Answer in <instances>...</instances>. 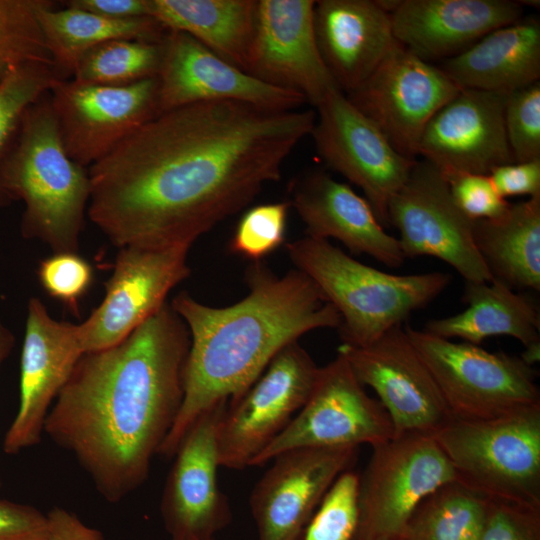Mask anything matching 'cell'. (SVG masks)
<instances>
[{"mask_svg": "<svg viewBox=\"0 0 540 540\" xmlns=\"http://www.w3.org/2000/svg\"><path fill=\"white\" fill-rule=\"evenodd\" d=\"M47 515L34 506L0 499V540H48Z\"/></svg>", "mask_w": 540, "mask_h": 540, "instance_id": "60d3db41", "label": "cell"}, {"mask_svg": "<svg viewBox=\"0 0 540 540\" xmlns=\"http://www.w3.org/2000/svg\"><path fill=\"white\" fill-rule=\"evenodd\" d=\"M158 73L159 113L208 101H240L294 109L306 102L294 91L265 83L225 61L193 37L167 30Z\"/></svg>", "mask_w": 540, "mask_h": 540, "instance_id": "44dd1931", "label": "cell"}, {"mask_svg": "<svg viewBox=\"0 0 540 540\" xmlns=\"http://www.w3.org/2000/svg\"><path fill=\"white\" fill-rule=\"evenodd\" d=\"M58 76L53 65L29 62L0 81V166L14 142L27 109L50 91ZM11 203L0 188V206Z\"/></svg>", "mask_w": 540, "mask_h": 540, "instance_id": "d6a6232c", "label": "cell"}, {"mask_svg": "<svg viewBox=\"0 0 540 540\" xmlns=\"http://www.w3.org/2000/svg\"><path fill=\"white\" fill-rule=\"evenodd\" d=\"M49 99L68 156L85 168L159 114L157 77L119 86L58 79Z\"/></svg>", "mask_w": 540, "mask_h": 540, "instance_id": "7c38bea8", "label": "cell"}, {"mask_svg": "<svg viewBox=\"0 0 540 540\" xmlns=\"http://www.w3.org/2000/svg\"><path fill=\"white\" fill-rule=\"evenodd\" d=\"M460 90L440 67L397 42L374 72L345 95L401 155L416 160L428 122Z\"/></svg>", "mask_w": 540, "mask_h": 540, "instance_id": "5bb4252c", "label": "cell"}, {"mask_svg": "<svg viewBox=\"0 0 540 540\" xmlns=\"http://www.w3.org/2000/svg\"><path fill=\"white\" fill-rule=\"evenodd\" d=\"M462 300L468 305L464 311L431 319L423 330L474 345L493 336L513 337L525 348L540 344V312L529 295L494 279L465 281Z\"/></svg>", "mask_w": 540, "mask_h": 540, "instance_id": "4316f807", "label": "cell"}, {"mask_svg": "<svg viewBox=\"0 0 540 540\" xmlns=\"http://www.w3.org/2000/svg\"><path fill=\"white\" fill-rule=\"evenodd\" d=\"M38 21L59 79H71L80 58L90 49L112 40L162 41L167 30L152 17L114 19L66 6L55 9L47 1Z\"/></svg>", "mask_w": 540, "mask_h": 540, "instance_id": "f546056e", "label": "cell"}, {"mask_svg": "<svg viewBox=\"0 0 540 540\" xmlns=\"http://www.w3.org/2000/svg\"><path fill=\"white\" fill-rule=\"evenodd\" d=\"M37 276L50 297L78 314L79 300L91 287L94 271L91 264L78 253L61 252L41 260Z\"/></svg>", "mask_w": 540, "mask_h": 540, "instance_id": "74e56055", "label": "cell"}, {"mask_svg": "<svg viewBox=\"0 0 540 540\" xmlns=\"http://www.w3.org/2000/svg\"><path fill=\"white\" fill-rule=\"evenodd\" d=\"M150 17L246 72L258 0H149Z\"/></svg>", "mask_w": 540, "mask_h": 540, "instance_id": "f1b7e54d", "label": "cell"}, {"mask_svg": "<svg viewBox=\"0 0 540 540\" xmlns=\"http://www.w3.org/2000/svg\"><path fill=\"white\" fill-rule=\"evenodd\" d=\"M185 322L165 303L118 344L84 353L45 420L109 503L147 480L183 396Z\"/></svg>", "mask_w": 540, "mask_h": 540, "instance_id": "7a4b0ae2", "label": "cell"}, {"mask_svg": "<svg viewBox=\"0 0 540 540\" xmlns=\"http://www.w3.org/2000/svg\"><path fill=\"white\" fill-rule=\"evenodd\" d=\"M162 56V41H108L90 49L80 58L72 79L114 86L135 83L157 77Z\"/></svg>", "mask_w": 540, "mask_h": 540, "instance_id": "1f68e13d", "label": "cell"}, {"mask_svg": "<svg viewBox=\"0 0 540 540\" xmlns=\"http://www.w3.org/2000/svg\"><path fill=\"white\" fill-rule=\"evenodd\" d=\"M65 6L114 19L150 17L149 0H69Z\"/></svg>", "mask_w": 540, "mask_h": 540, "instance_id": "ee69618b", "label": "cell"}, {"mask_svg": "<svg viewBox=\"0 0 540 540\" xmlns=\"http://www.w3.org/2000/svg\"><path fill=\"white\" fill-rule=\"evenodd\" d=\"M359 521V475L342 472L327 490L301 540H354Z\"/></svg>", "mask_w": 540, "mask_h": 540, "instance_id": "e575fe53", "label": "cell"}, {"mask_svg": "<svg viewBox=\"0 0 540 540\" xmlns=\"http://www.w3.org/2000/svg\"><path fill=\"white\" fill-rule=\"evenodd\" d=\"M480 540H540V506L491 500Z\"/></svg>", "mask_w": 540, "mask_h": 540, "instance_id": "ab89813d", "label": "cell"}, {"mask_svg": "<svg viewBox=\"0 0 540 540\" xmlns=\"http://www.w3.org/2000/svg\"><path fill=\"white\" fill-rule=\"evenodd\" d=\"M490 501L458 480L446 483L417 506L398 540H480Z\"/></svg>", "mask_w": 540, "mask_h": 540, "instance_id": "4dcf8cb0", "label": "cell"}, {"mask_svg": "<svg viewBox=\"0 0 540 540\" xmlns=\"http://www.w3.org/2000/svg\"><path fill=\"white\" fill-rule=\"evenodd\" d=\"M315 121L230 100L159 113L88 168L87 215L118 248L192 246L281 179Z\"/></svg>", "mask_w": 540, "mask_h": 540, "instance_id": "6da1fadb", "label": "cell"}, {"mask_svg": "<svg viewBox=\"0 0 540 540\" xmlns=\"http://www.w3.org/2000/svg\"><path fill=\"white\" fill-rule=\"evenodd\" d=\"M377 540H398V539L385 538V539H377Z\"/></svg>", "mask_w": 540, "mask_h": 540, "instance_id": "bcb514c9", "label": "cell"}, {"mask_svg": "<svg viewBox=\"0 0 540 540\" xmlns=\"http://www.w3.org/2000/svg\"><path fill=\"white\" fill-rule=\"evenodd\" d=\"M312 0H258L246 72L315 108L340 89L319 50Z\"/></svg>", "mask_w": 540, "mask_h": 540, "instance_id": "e0dca14e", "label": "cell"}, {"mask_svg": "<svg viewBox=\"0 0 540 540\" xmlns=\"http://www.w3.org/2000/svg\"><path fill=\"white\" fill-rule=\"evenodd\" d=\"M289 209L288 201L248 209L235 228L230 252L256 262L275 251L284 243Z\"/></svg>", "mask_w": 540, "mask_h": 540, "instance_id": "d590c367", "label": "cell"}, {"mask_svg": "<svg viewBox=\"0 0 540 540\" xmlns=\"http://www.w3.org/2000/svg\"><path fill=\"white\" fill-rule=\"evenodd\" d=\"M444 179L456 206L471 220L497 218L510 205L488 174L460 173Z\"/></svg>", "mask_w": 540, "mask_h": 540, "instance_id": "f35d334b", "label": "cell"}, {"mask_svg": "<svg viewBox=\"0 0 540 540\" xmlns=\"http://www.w3.org/2000/svg\"><path fill=\"white\" fill-rule=\"evenodd\" d=\"M227 404L202 413L173 456L161 499L171 540H212L231 521L229 502L217 481V430Z\"/></svg>", "mask_w": 540, "mask_h": 540, "instance_id": "ffe728a7", "label": "cell"}, {"mask_svg": "<svg viewBox=\"0 0 540 540\" xmlns=\"http://www.w3.org/2000/svg\"><path fill=\"white\" fill-rule=\"evenodd\" d=\"M84 354L79 324L53 319L37 297L28 301L20 360V400L3 451L16 455L37 445L55 399Z\"/></svg>", "mask_w": 540, "mask_h": 540, "instance_id": "ac0fdd59", "label": "cell"}, {"mask_svg": "<svg viewBox=\"0 0 540 540\" xmlns=\"http://www.w3.org/2000/svg\"><path fill=\"white\" fill-rule=\"evenodd\" d=\"M506 98L496 92L461 89L428 122L418 155L444 178L489 174L514 162L505 130Z\"/></svg>", "mask_w": 540, "mask_h": 540, "instance_id": "7402d4cb", "label": "cell"}, {"mask_svg": "<svg viewBox=\"0 0 540 540\" xmlns=\"http://www.w3.org/2000/svg\"><path fill=\"white\" fill-rule=\"evenodd\" d=\"M245 280L248 294L230 306H209L184 291L170 303L188 328L190 348L183 401L158 455L172 458L202 413L243 395L284 347L341 325L335 307L297 269L278 276L256 261Z\"/></svg>", "mask_w": 540, "mask_h": 540, "instance_id": "3957f363", "label": "cell"}, {"mask_svg": "<svg viewBox=\"0 0 540 540\" xmlns=\"http://www.w3.org/2000/svg\"><path fill=\"white\" fill-rule=\"evenodd\" d=\"M461 89L509 95L540 79V22L497 28L440 67Z\"/></svg>", "mask_w": 540, "mask_h": 540, "instance_id": "484cf974", "label": "cell"}, {"mask_svg": "<svg viewBox=\"0 0 540 540\" xmlns=\"http://www.w3.org/2000/svg\"><path fill=\"white\" fill-rule=\"evenodd\" d=\"M0 188L21 200V234L53 253L76 252L90 199L88 168L67 154L49 92L25 112L17 136L0 166Z\"/></svg>", "mask_w": 540, "mask_h": 540, "instance_id": "277c9868", "label": "cell"}, {"mask_svg": "<svg viewBox=\"0 0 540 540\" xmlns=\"http://www.w3.org/2000/svg\"><path fill=\"white\" fill-rule=\"evenodd\" d=\"M314 26L322 58L346 95L374 72L397 43L390 13L378 0L315 1Z\"/></svg>", "mask_w": 540, "mask_h": 540, "instance_id": "d4e9b609", "label": "cell"}, {"mask_svg": "<svg viewBox=\"0 0 540 540\" xmlns=\"http://www.w3.org/2000/svg\"><path fill=\"white\" fill-rule=\"evenodd\" d=\"M504 121L514 162L540 159V81L507 95Z\"/></svg>", "mask_w": 540, "mask_h": 540, "instance_id": "8d00e7d4", "label": "cell"}, {"mask_svg": "<svg viewBox=\"0 0 540 540\" xmlns=\"http://www.w3.org/2000/svg\"><path fill=\"white\" fill-rule=\"evenodd\" d=\"M289 192L288 202L304 223L306 236L334 238L351 253L368 255L390 268L404 263L397 237L386 232L369 202L349 185L324 170L310 169L293 179Z\"/></svg>", "mask_w": 540, "mask_h": 540, "instance_id": "603a6c76", "label": "cell"}, {"mask_svg": "<svg viewBox=\"0 0 540 540\" xmlns=\"http://www.w3.org/2000/svg\"><path fill=\"white\" fill-rule=\"evenodd\" d=\"M190 248H119L103 301L79 324L84 353L118 344L167 303L169 292L190 275Z\"/></svg>", "mask_w": 540, "mask_h": 540, "instance_id": "9a60e30c", "label": "cell"}, {"mask_svg": "<svg viewBox=\"0 0 540 540\" xmlns=\"http://www.w3.org/2000/svg\"><path fill=\"white\" fill-rule=\"evenodd\" d=\"M15 345V337L14 334L10 331V329L4 325L1 317H0V370L3 362L7 359V357L12 352ZM2 485V481L0 478V487Z\"/></svg>", "mask_w": 540, "mask_h": 540, "instance_id": "f6af8a7d", "label": "cell"}, {"mask_svg": "<svg viewBox=\"0 0 540 540\" xmlns=\"http://www.w3.org/2000/svg\"><path fill=\"white\" fill-rule=\"evenodd\" d=\"M359 447H303L274 457L250 496L259 540H301L335 479L351 469Z\"/></svg>", "mask_w": 540, "mask_h": 540, "instance_id": "d6986e66", "label": "cell"}, {"mask_svg": "<svg viewBox=\"0 0 540 540\" xmlns=\"http://www.w3.org/2000/svg\"><path fill=\"white\" fill-rule=\"evenodd\" d=\"M503 198L540 196V159L512 162L493 168L488 174Z\"/></svg>", "mask_w": 540, "mask_h": 540, "instance_id": "b9f144b4", "label": "cell"}, {"mask_svg": "<svg viewBox=\"0 0 540 540\" xmlns=\"http://www.w3.org/2000/svg\"><path fill=\"white\" fill-rule=\"evenodd\" d=\"M47 1L0 0V81L25 63L53 65L38 21Z\"/></svg>", "mask_w": 540, "mask_h": 540, "instance_id": "836d02e7", "label": "cell"}, {"mask_svg": "<svg viewBox=\"0 0 540 540\" xmlns=\"http://www.w3.org/2000/svg\"><path fill=\"white\" fill-rule=\"evenodd\" d=\"M359 475L354 540L398 539L417 506L455 471L433 435L403 433L372 446Z\"/></svg>", "mask_w": 540, "mask_h": 540, "instance_id": "ba28073f", "label": "cell"}, {"mask_svg": "<svg viewBox=\"0 0 540 540\" xmlns=\"http://www.w3.org/2000/svg\"><path fill=\"white\" fill-rule=\"evenodd\" d=\"M394 436L388 413L370 397L339 353L320 367L313 389L287 427L251 462L262 466L303 447H371Z\"/></svg>", "mask_w": 540, "mask_h": 540, "instance_id": "9c48e42d", "label": "cell"}, {"mask_svg": "<svg viewBox=\"0 0 540 540\" xmlns=\"http://www.w3.org/2000/svg\"><path fill=\"white\" fill-rule=\"evenodd\" d=\"M433 436L459 482L491 500L540 506V405L492 419L452 418Z\"/></svg>", "mask_w": 540, "mask_h": 540, "instance_id": "8992f818", "label": "cell"}, {"mask_svg": "<svg viewBox=\"0 0 540 540\" xmlns=\"http://www.w3.org/2000/svg\"><path fill=\"white\" fill-rule=\"evenodd\" d=\"M473 236L494 280L540 291V196L510 203L497 218L474 220Z\"/></svg>", "mask_w": 540, "mask_h": 540, "instance_id": "83f0119b", "label": "cell"}, {"mask_svg": "<svg viewBox=\"0 0 540 540\" xmlns=\"http://www.w3.org/2000/svg\"><path fill=\"white\" fill-rule=\"evenodd\" d=\"M212 540H215V539H212Z\"/></svg>", "mask_w": 540, "mask_h": 540, "instance_id": "7dc6e473", "label": "cell"}, {"mask_svg": "<svg viewBox=\"0 0 540 540\" xmlns=\"http://www.w3.org/2000/svg\"><path fill=\"white\" fill-rule=\"evenodd\" d=\"M363 386L377 394L394 435H434L453 417L440 389L402 326L364 347H338Z\"/></svg>", "mask_w": 540, "mask_h": 540, "instance_id": "2e32d148", "label": "cell"}, {"mask_svg": "<svg viewBox=\"0 0 540 540\" xmlns=\"http://www.w3.org/2000/svg\"><path fill=\"white\" fill-rule=\"evenodd\" d=\"M304 273L338 311L342 344L364 347L402 324L450 284L443 272L398 275L363 264L329 240L302 237L286 244Z\"/></svg>", "mask_w": 540, "mask_h": 540, "instance_id": "5b68a950", "label": "cell"}, {"mask_svg": "<svg viewBox=\"0 0 540 540\" xmlns=\"http://www.w3.org/2000/svg\"><path fill=\"white\" fill-rule=\"evenodd\" d=\"M453 418L492 419L540 405L536 372L521 357L490 352L405 325Z\"/></svg>", "mask_w": 540, "mask_h": 540, "instance_id": "52a82bcc", "label": "cell"}, {"mask_svg": "<svg viewBox=\"0 0 540 540\" xmlns=\"http://www.w3.org/2000/svg\"><path fill=\"white\" fill-rule=\"evenodd\" d=\"M388 225L398 232L405 258L431 256L449 264L465 281L493 278L479 254L473 222L456 206L447 182L427 161H416L388 205Z\"/></svg>", "mask_w": 540, "mask_h": 540, "instance_id": "4fadbf2b", "label": "cell"}, {"mask_svg": "<svg viewBox=\"0 0 540 540\" xmlns=\"http://www.w3.org/2000/svg\"><path fill=\"white\" fill-rule=\"evenodd\" d=\"M319 368L298 341L278 352L244 394L227 404L217 430L219 466L248 467L305 404Z\"/></svg>", "mask_w": 540, "mask_h": 540, "instance_id": "30bf717a", "label": "cell"}, {"mask_svg": "<svg viewBox=\"0 0 540 540\" xmlns=\"http://www.w3.org/2000/svg\"><path fill=\"white\" fill-rule=\"evenodd\" d=\"M522 14V4L509 0H397L390 18L396 41L431 63L460 54Z\"/></svg>", "mask_w": 540, "mask_h": 540, "instance_id": "cb8c5ba5", "label": "cell"}, {"mask_svg": "<svg viewBox=\"0 0 540 540\" xmlns=\"http://www.w3.org/2000/svg\"><path fill=\"white\" fill-rule=\"evenodd\" d=\"M48 540H104L101 531L85 524L76 514L62 507L46 513Z\"/></svg>", "mask_w": 540, "mask_h": 540, "instance_id": "7bdbcfd3", "label": "cell"}, {"mask_svg": "<svg viewBox=\"0 0 540 540\" xmlns=\"http://www.w3.org/2000/svg\"><path fill=\"white\" fill-rule=\"evenodd\" d=\"M316 109L310 136L319 157L359 187L379 222L389 226V202L417 160L401 155L340 89L330 92Z\"/></svg>", "mask_w": 540, "mask_h": 540, "instance_id": "8fae6325", "label": "cell"}]
</instances>
